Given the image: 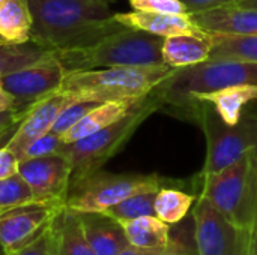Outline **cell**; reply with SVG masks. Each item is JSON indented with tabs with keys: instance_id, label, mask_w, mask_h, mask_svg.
I'll return each mask as SVG.
<instances>
[{
	"instance_id": "cell-38",
	"label": "cell",
	"mask_w": 257,
	"mask_h": 255,
	"mask_svg": "<svg viewBox=\"0 0 257 255\" xmlns=\"http://www.w3.org/2000/svg\"><path fill=\"white\" fill-rule=\"evenodd\" d=\"M250 255H257V216L251 227V243H250Z\"/></svg>"
},
{
	"instance_id": "cell-25",
	"label": "cell",
	"mask_w": 257,
	"mask_h": 255,
	"mask_svg": "<svg viewBox=\"0 0 257 255\" xmlns=\"http://www.w3.org/2000/svg\"><path fill=\"white\" fill-rule=\"evenodd\" d=\"M54 51L45 50L33 41L26 44H8L0 39V77L45 60L51 57Z\"/></svg>"
},
{
	"instance_id": "cell-18",
	"label": "cell",
	"mask_w": 257,
	"mask_h": 255,
	"mask_svg": "<svg viewBox=\"0 0 257 255\" xmlns=\"http://www.w3.org/2000/svg\"><path fill=\"white\" fill-rule=\"evenodd\" d=\"M254 101H257V86L245 84L202 95L194 102H208L227 126H233L239 122L244 110Z\"/></svg>"
},
{
	"instance_id": "cell-12",
	"label": "cell",
	"mask_w": 257,
	"mask_h": 255,
	"mask_svg": "<svg viewBox=\"0 0 257 255\" xmlns=\"http://www.w3.org/2000/svg\"><path fill=\"white\" fill-rule=\"evenodd\" d=\"M18 173L29 183L35 201L57 206L65 204L72 167L62 152L21 161Z\"/></svg>"
},
{
	"instance_id": "cell-11",
	"label": "cell",
	"mask_w": 257,
	"mask_h": 255,
	"mask_svg": "<svg viewBox=\"0 0 257 255\" xmlns=\"http://www.w3.org/2000/svg\"><path fill=\"white\" fill-rule=\"evenodd\" d=\"M60 207L57 204L33 201L0 212V243L6 255L38 240Z\"/></svg>"
},
{
	"instance_id": "cell-29",
	"label": "cell",
	"mask_w": 257,
	"mask_h": 255,
	"mask_svg": "<svg viewBox=\"0 0 257 255\" xmlns=\"http://www.w3.org/2000/svg\"><path fill=\"white\" fill-rule=\"evenodd\" d=\"M65 141L62 137L47 132L41 137H38L36 140H33L32 143H29L24 150L20 155V162L26 161V159H33V158H41V156H47V155H53V153H59L62 152V149L65 147Z\"/></svg>"
},
{
	"instance_id": "cell-34",
	"label": "cell",
	"mask_w": 257,
	"mask_h": 255,
	"mask_svg": "<svg viewBox=\"0 0 257 255\" xmlns=\"http://www.w3.org/2000/svg\"><path fill=\"white\" fill-rule=\"evenodd\" d=\"M181 2L187 6L190 15H193V14L211 11V9H215V8L235 5V3H239L241 0H181Z\"/></svg>"
},
{
	"instance_id": "cell-6",
	"label": "cell",
	"mask_w": 257,
	"mask_h": 255,
	"mask_svg": "<svg viewBox=\"0 0 257 255\" xmlns=\"http://www.w3.org/2000/svg\"><path fill=\"white\" fill-rule=\"evenodd\" d=\"M197 195L211 201L236 225L251 231L257 216V152H248L220 171L197 176Z\"/></svg>"
},
{
	"instance_id": "cell-35",
	"label": "cell",
	"mask_w": 257,
	"mask_h": 255,
	"mask_svg": "<svg viewBox=\"0 0 257 255\" xmlns=\"http://www.w3.org/2000/svg\"><path fill=\"white\" fill-rule=\"evenodd\" d=\"M29 111V110H27ZM27 111H14V110H9V111H3L0 113V135L8 131L12 125L21 122L26 116Z\"/></svg>"
},
{
	"instance_id": "cell-13",
	"label": "cell",
	"mask_w": 257,
	"mask_h": 255,
	"mask_svg": "<svg viewBox=\"0 0 257 255\" xmlns=\"http://www.w3.org/2000/svg\"><path fill=\"white\" fill-rule=\"evenodd\" d=\"M71 96L62 90L54 92L53 95L44 98L38 104H35L24 116L23 122L17 128L15 134L8 143V149H11L18 158L24 147L36 140L38 137L50 132L54 120L57 119L59 113L63 110L66 104L71 102Z\"/></svg>"
},
{
	"instance_id": "cell-16",
	"label": "cell",
	"mask_w": 257,
	"mask_h": 255,
	"mask_svg": "<svg viewBox=\"0 0 257 255\" xmlns=\"http://www.w3.org/2000/svg\"><path fill=\"white\" fill-rule=\"evenodd\" d=\"M84 236L96 255H119L130 246L123 225L104 212H77Z\"/></svg>"
},
{
	"instance_id": "cell-23",
	"label": "cell",
	"mask_w": 257,
	"mask_h": 255,
	"mask_svg": "<svg viewBox=\"0 0 257 255\" xmlns=\"http://www.w3.org/2000/svg\"><path fill=\"white\" fill-rule=\"evenodd\" d=\"M197 195L188 194L175 185L163 186L155 198V216L170 227L182 222L190 213Z\"/></svg>"
},
{
	"instance_id": "cell-8",
	"label": "cell",
	"mask_w": 257,
	"mask_h": 255,
	"mask_svg": "<svg viewBox=\"0 0 257 255\" xmlns=\"http://www.w3.org/2000/svg\"><path fill=\"white\" fill-rule=\"evenodd\" d=\"M169 185H185L157 173L114 174L101 170L71 179L65 206L74 212H105L122 200L146 191H160Z\"/></svg>"
},
{
	"instance_id": "cell-5",
	"label": "cell",
	"mask_w": 257,
	"mask_h": 255,
	"mask_svg": "<svg viewBox=\"0 0 257 255\" xmlns=\"http://www.w3.org/2000/svg\"><path fill=\"white\" fill-rule=\"evenodd\" d=\"M181 111L199 123L206 140V159L199 176L220 171L245 153L257 152V101L233 126H227L208 102H194Z\"/></svg>"
},
{
	"instance_id": "cell-26",
	"label": "cell",
	"mask_w": 257,
	"mask_h": 255,
	"mask_svg": "<svg viewBox=\"0 0 257 255\" xmlns=\"http://www.w3.org/2000/svg\"><path fill=\"white\" fill-rule=\"evenodd\" d=\"M158 191H146L134 194L120 203L111 206L104 213L114 218L120 224L142 218V216H152L155 215V198Z\"/></svg>"
},
{
	"instance_id": "cell-9",
	"label": "cell",
	"mask_w": 257,
	"mask_h": 255,
	"mask_svg": "<svg viewBox=\"0 0 257 255\" xmlns=\"http://www.w3.org/2000/svg\"><path fill=\"white\" fill-rule=\"evenodd\" d=\"M191 218L197 255H250L251 231L232 222L206 198L197 195Z\"/></svg>"
},
{
	"instance_id": "cell-22",
	"label": "cell",
	"mask_w": 257,
	"mask_h": 255,
	"mask_svg": "<svg viewBox=\"0 0 257 255\" xmlns=\"http://www.w3.org/2000/svg\"><path fill=\"white\" fill-rule=\"evenodd\" d=\"M32 14L29 0H6L0 6V39L8 44L30 41Z\"/></svg>"
},
{
	"instance_id": "cell-7",
	"label": "cell",
	"mask_w": 257,
	"mask_h": 255,
	"mask_svg": "<svg viewBox=\"0 0 257 255\" xmlns=\"http://www.w3.org/2000/svg\"><path fill=\"white\" fill-rule=\"evenodd\" d=\"M161 107H164L161 98L152 90L111 125L86 138L65 144L62 153L71 162V179L101 170L107 161L122 150L142 123L155 111L161 110Z\"/></svg>"
},
{
	"instance_id": "cell-31",
	"label": "cell",
	"mask_w": 257,
	"mask_h": 255,
	"mask_svg": "<svg viewBox=\"0 0 257 255\" xmlns=\"http://www.w3.org/2000/svg\"><path fill=\"white\" fill-rule=\"evenodd\" d=\"M133 11L155 14H190L181 0H130Z\"/></svg>"
},
{
	"instance_id": "cell-4",
	"label": "cell",
	"mask_w": 257,
	"mask_h": 255,
	"mask_svg": "<svg viewBox=\"0 0 257 255\" xmlns=\"http://www.w3.org/2000/svg\"><path fill=\"white\" fill-rule=\"evenodd\" d=\"M164 38L145 30L125 27L93 47L54 51L65 71H89L108 66H158L163 62Z\"/></svg>"
},
{
	"instance_id": "cell-33",
	"label": "cell",
	"mask_w": 257,
	"mask_h": 255,
	"mask_svg": "<svg viewBox=\"0 0 257 255\" xmlns=\"http://www.w3.org/2000/svg\"><path fill=\"white\" fill-rule=\"evenodd\" d=\"M9 255H54L53 252V246H51V239H50V233H48V228L44 231V234L35 240L32 245L14 252V254Z\"/></svg>"
},
{
	"instance_id": "cell-32",
	"label": "cell",
	"mask_w": 257,
	"mask_h": 255,
	"mask_svg": "<svg viewBox=\"0 0 257 255\" xmlns=\"http://www.w3.org/2000/svg\"><path fill=\"white\" fill-rule=\"evenodd\" d=\"M20 159L8 147H0V180L8 179L18 173Z\"/></svg>"
},
{
	"instance_id": "cell-3",
	"label": "cell",
	"mask_w": 257,
	"mask_h": 255,
	"mask_svg": "<svg viewBox=\"0 0 257 255\" xmlns=\"http://www.w3.org/2000/svg\"><path fill=\"white\" fill-rule=\"evenodd\" d=\"M257 86V63L236 59H209L199 65L173 69L155 89L164 105L179 111L199 96L233 86Z\"/></svg>"
},
{
	"instance_id": "cell-36",
	"label": "cell",
	"mask_w": 257,
	"mask_h": 255,
	"mask_svg": "<svg viewBox=\"0 0 257 255\" xmlns=\"http://www.w3.org/2000/svg\"><path fill=\"white\" fill-rule=\"evenodd\" d=\"M14 107H15V101L12 95L0 84V113L14 110Z\"/></svg>"
},
{
	"instance_id": "cell-14",
	"label": "cell",
	"mask_w": 257,
	"mask_h": 255,
	"mask_svg": "<svg viewBox=\"0 0 257 255\" xmlns=\"http://www.w3.org/2000/svg\"><path fill=\"white\" fill-rule=\"evenodd\" d=\"M114 18L130 29L145 30L152 35L163 38L178 36V35H193V36H208L203 29H200L190 14H155V12H119Z\"/></svg>"
},
{
	"instance_id": "cell-39",
	"label": "cell",
	"mask_w": 257,
	"mask_h": 255,
	"mask_svg": "<svg viewBox=\"0 0 257 255\" xmlns=\"http://www.w3.org/2000/svg\"><path fill=\"white\" fill-rule=\"evenodd\" d=\"M239 6H244V8H253L257 9V0H241L239 3H236Z\"/></svg>"
},
{
	"instance_id": "cell-40",
	"label": "cell",
	"mask_w": 257,
	"mask_h": 255,
	"mask_svg": "<svg viewBox=\"0 0 257 255\" xmlns=\"http://www.w3.org/2000/svg\"><path fill=\"white\" fill-rule=\"evenodd\" d=\"M0 255H6L5 249H3V246H2V243H0Z\"/></svg>"
},
{
	"instance_id": "cell-15",
	"label": "cell",
	"mask_w": 257,
	"mask_h": 255,
	"mask_svg": "<svg viewBox=\"0 0 257 255\" xmlns=\"http://www.w3.org/2000/svg\"><path fill=\"white\" fill-rule=\"evenodd\" d=\"M194 23L206 33L257 36V9L229 5L193 14Z\"/></svg>"
},
{
	"instance_id": "cell-27",
	"label": "cell",
	"mask_w": 257,
	"mask_h": 255,
	"mask_svg": "<svg viewBox=\"0 0 257 255\" xmlns=\"http://www.w3.org/2000/svg\"><path fill=\"white\" fill-rule=\"evenodd\" d=\"M33 201V192L20 173L0 180V212Z\"/></svg>"
},
{
	"instance_id": "cell-30",
	"label": "cell",
	"mask_w": 257,
	"mask_h": 255,
	"mask_svg": "<svg viewBox=\"0 0 257 255\" xmlns=\"http://www.w3.org/2000/svg\"><path fill=\"white\" fill-rule=\"evenodd\" d=\"M173 227L175 231H170V242L160 255H197L193 236V224L191 228L181 227V222Z\"/></svg>"
},
{
	"instance_id": "cell-19",
	"label": "cell",
	"mask_w": 257,
	"mask_h": 255,
	"mask_svg": "<svg viewBox=\"0 0 257 255\" xmlns=\"http://www.w3.org/2000/svg\"><path fill=\"white\" fill-rule=\"evenodd\" d=\"M163 62L173 68H188L209 60L211 57V42L208 36H193V35H178L164 38L163 42Z\"/></svg>"
},
{
	"instance_id": "cell-20",
	"label": "cell",
	"mask_w": 257,
	"mask_h": 255,
	"mask_svg": "<svg viewBox=\"0 0 257 255\" xmlns=\"http://www.w3.org/2000/svg\"><path fill=\"white\" fill-rule=\"evenodd\" d=\"M137 102L139 101H108L98 104L86 116H83V119H80L65 135H62L63 141L66 144L74 143L104 129L105 126L125 116Z\"/></svg>"
},
{
	"instance_id": "cell-10",
	"label": "cell",
	"mask_w": 257,
	"mask_h": 255,
	"mask_svg": "<svg viewBox=\"0 0 257 255\" xmlns=\"http://www.w3.org/2000/svg\"><path fill=\"white\" fill-rule=\"evenodd\" d=\"M68 72L56 54L35 65L0 77V84L15 101L14 111H27L44 98L60 90Z\"/></svg>"
},
{
	"instance_id": "cell-28",
	"label": "cell",
	"mask_w": 257,
	"mask_h": 255,
	"mask_svg": "<svg viewBox=\"0 0 257 255\" xmlns=\"http://www.w3.org/2000/svg\"><path fill=\"white\" fill-rule=\"evenodd\" d=\"M72 98V96H71ZM98 105V102H92V101H81V99H75L72 98L69 104H66L63 107V110L59 113L57 119L54 120L50 132L56 134L59 137L65 135L80 119H83V116H86L92 108H95Z\"/></svg>"
},
{
	"instance_id": "cell-2",
	"label": "cell",
	"mask_w": 257,
	"mask_h": 255,
	"mask_svg": "<svg viewBox=\"0 0 257 255\" xmlns=\"http://www.w3.org/2000/svg\"><path fill=\"white\" fill-rule=\"evenodd\" d=\"M173 68L158 66H108L69 72L60 90L81 101H140L155 90Z\"/></svg>"
},
{
	"instance_id": "cell-24",
	"label": "cell",
	"mask_w": 257,
	"mask_h": 255,
	"mask_svg": "<svg viewBox=\"0 0 257 255\" xmlns=\"http://www.w3.org/2000/svg\"><path fill=\"white\" fill-rule=\"evenodd\" d=\"M209 59H236L257 63V36L209 33Z\"/></svg>"
},
{
	"instance_id": "cell-41",
	"label": "cell",
	"mask_w": 257,
	"mask_h": 255,
	"mask_svg": "<svg viewBox=\"0 0 257 255\" xmlns=\"http://www.w3.org/2000/svg\"><path fill=\"white\" fill-rule=\"evenodd\" d=\"M5 2H6V0H0V6H2V5H3Z\"/></svg>"
},
{
	"instance_id": "cell-1",
	"label": "cell",
	"mask_w": 257,
	"mask_h": 255,
	"mask_svg": "<svg viewBox=\"0 0 257 255\" xmlns=\"http://www.w3.org/2000/svg\"><path fill=\"white\" fill-rule=\"evenodd\" d=\"M30 41L50 51L84 50L125 29L107 0H29Z\"/></svg>"
},
{
	"instance_id": "cell-17",
	"label": "cell",
	"mask_w": 257,
	"mask_h": 255,
	"mask_svg": "<svg viewBox=\"0 0 257 255\" xmlns=\"http://www.w3.org/2000/svg\"><path fill=\"white\" fill-rule=\"evenodd\" d=\"M54 255H96L90 248L78 213L62 206L48 225Z\"/></svg>"
},
{
	"instance_id": "cell-37",
	"label": "cell",
	"mask_w": 257,
	"mask_h": 255,
	"mask_svg": "<svg viewBox=\"0 0 257 255\" xmlns=\"http://www.w3.org/2000/svg\"><path fill=\"white\" fill-rule=\"evenodd\" d=\"M167 248V246H166ZM164 248V249H166ZM164 249H142V248H137V246H133L130 245L126 249H123L119 255H160Z\"/></svg>"
},
{
	"instance_id": "cell-21",
	"label": "cell",
	"mask_w": 257,
	"mask_h": 255,
	"mask_svg": "<svg viewBox=\"0 0 257 255\" xmlns=\"http://www.w3.org/2000/svg\"><path fill=\"white\" fill-rule=\"evenodd\" d=\"M123 230L130 245L142 249H164L170 242L172 227L155 215L142 216L123 222Z\"/></svg>"
}]
</instances>
